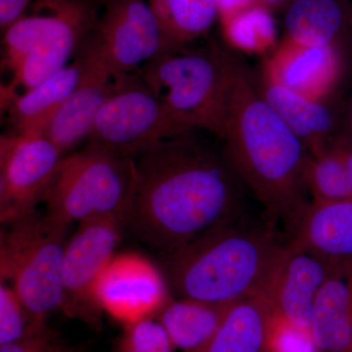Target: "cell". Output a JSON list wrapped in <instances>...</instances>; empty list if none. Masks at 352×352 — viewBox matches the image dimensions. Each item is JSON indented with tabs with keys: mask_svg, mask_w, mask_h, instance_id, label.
Instances as JSON below:
<instances>
[{
	"mask_svg": "<svg viewBox=\"0 0 352 352\" xmlns=\"http://www.w3.org/2000/svg\"><path fill=\"white\" fill-rule=\"evenodd\" d=\"M45 321L34 319L11 286H0V346L24 339Z\"/></svg>",
	"mask_w": 352,
	"mask_h": 352,
	"instance_id": "26",
	"label": "cell"
},
{
	"mask_svg": "<svg viewBox=\"0 0 352 352\" xmlns=\"http://www.w3.org/2000/svg\"><path fill=\"white\" fill-rule=\"evenodd\" d=\"M340 48L307 47L284 39L276 55L264 67L280 82L296 91L330 101L342 73Z\"/></svg>",
	"mask_w": 352,
	"mask_h": 352,
	"instance_id": "16",
	"label": "cell"
},
{
	"mask_svg": "<svg viewBox=\"0 0 352 352\" xmlns=\"http://www.w3.org/2000/svg\"><path fill=\"white\" fill-rule=\"evenodd\" d=\"M222 139L227 159L270 217L294 226L308 205L309 151L261 97L251 72L236 55Z\"/></svg>",
	"mask_w": 352,
	"mask_h": 352,
	"instance_id": "2",
	"label": "cell"
},
{
	"mask_svg": "<svg viewBox=\"0 0 352 352\" xmlns=\"http://www.w3.org/2000/svg\"><path fill=\"white\" fill-rule=\"evenodd\" d=\"M0 244V276L11 282L28 311L45 321L61 309L62 270L69 226L38 210L6 224Z\"/></svg>",
	"mask_w": 352,
	"mask_h": 352,
	"instance_id": "6",
	"label": "cell"
},
{
	"mask_svg": "<svg viewBox=\"0 0 352 352\" xmlns=\"http://www.w3.org/2000/svg\"><path fill=\"white\" fill-rule=\"evenodd\" d=\"M34 0H0V28L2 32L27 13Z\"/></svg>",
	"mask_w": 352,
	"mask_h": 352,
	"instance_id": "30",
	"label": "cell"
},
{
	"mask_svg": "<svg viewBox=\"0 0 352 352\" xmlns=\"http://www.w3.org/2000/svg\"><path fill=\"white\" fill-rule=\"evenodd\" d=\"M193 132L134 157L126 227L164 256L235 221L242 208L243 182L226 153L201 142Z\"/></svg>",
	"mask_w": 352,
	"mask_h": 352,
	"instance_id": "1",
	"label": "cell"
},
{
	"mask_svg": "<svg viewBox=\"0 0 352 352\" xmlns=\"http://www.w3.org/2000/svg\"><path fill=\"white\" fill-rule=\"evenodd\" d=\"M291 242L333 261H352V197L312 201L294 224Z\"/></svg>",
	"mask_w": 352,
	"mask_h": 352,
	"instance_id": "17",
	"label": "cell"
},
{
	"mask_svg": "<svg viewBox=\"0 0 352 352\" xmlns=\"http://www.w3.org/2000/svg\"><path fill=\"white\" fill-rule=\"evenodd\" d=\"M349 261L324 258L289 241L267 294L273 311L294 325L310 331L319 292Z\"/></svg>",
	"mask_w": 352,
	"mask_h": 352,
	"instance_id": "13",
	"label": "cell"
},
{
	"mask_svg": "<svg viewBox=\"0 0 352 352\" xmlns=\"http://www.w3.org/2000/svg\"><path fill=\"white\" fill-rule=\"evenodd\" d=\"M34 13L4 31L3 64L12 73L4 96L36 87L68 66L99 14L91 0H34Z\"/></svg>",
	"mask_w": 352,
	"mask_h": 352,
	"instance_id": "4",
	"label": "cell"
},
{
	"mask_svg": "<svg viewBox=\"0 0 352 352\" xmlns=\"http://www.w3.org/2000/svg\"><path fill=\"white\" fill-rule=\"evenodd\" d=\"M256 3L258 0H217V13L220 20H226Z\"/></svg>",
	"mask_w": 352,
	"mask_h": 352,
	"instance_id": "32",
	"label": "cell"
},
{
	"mask_svg": "<svg viewBox=\"0 0 352 352\" xmlns=\"http://www.w3.org/2000/svg\"><path fill=\"white\" fill-rule=\"evenodd\" d=\"M285 247L271 230L234 221L164 256V275L180 298L212 303L267 298Z\"/></svg>",
	"mask_w": 352,
	"mask_h": 352,
	"instance_id": "3",
	"label": "cell"
},
{
	"mask_svg": "<svg viewBox=\"0 0 352 352\" xmlns=\"http://www.w3.org/2000/svg\"><path fill=\"white\" fill-rule=\"evenodd\" d=\"M80 58L45 82L17 95L9 103V120L13 133L44 135L55 116L78 87L82 76Z\"/></svg>",
	"mask_w": 352,
	"mask_h": 352,
	"instance_id": "19",
	"label": "cell"
},
{
	"mask_svg": "<svg viewBox=\"0 0 352 352\" xmlns=\"http://www.w3.org/2000/svg\"><path fill=\"white\" fill-rule=\"evenodd\" d=\"M224 36L234 47L245 51H264L276 39L274 19L267 7L254 4L232 17L222 20Z\"/></svg>",
	"mask_w": 352,
	"mask_h": 352,
	"instance_id": "25",
	"label": "cell"
},
{
	"mask_svg": "<svg viewBox=\"0 0 352 352\" xmlns=\"http://www.w3.org/2000/svg\"><path fill=\"white\" fill-rule=\"evenodd\" d=\"M0 352H85L82 346L69 344L45 323L24 339L0 346Z\"/></svg>",
	"mask_w": 352,
	"mask_h": 352,
	"instance_id": "29",
	"label": "cell"
},
{
	"mask_svg": "<svg viewBox=\"0 0 352 352\" xmlns=\"http://www.w3.org/2000/svg\"><path fill=\"white\" fill-rule=\"evenodd\" d=\"M64 154L44 135L6 134L0 139L2 224L36 210L44 201Z\"/></svg>",
	"mask_w": 352,
	"mask_h": 352,
	"instance_id": "11",
	"label": "cell"
},
{
	"mask_svg": "<svg viewBox=\"0 0 352 352\" xmlns=\"http://www.w3.org/2000/svg\"><path fill=\"white\" fill-rule=\"evenodd\" d=\"M126 220L116 215L80 222L67 243L62 270L61 309L73 318L95 324L102 310L94 289L122 239Z\"/></svg>",
	"mask_w": 352,
	"mask_h": 352,
	"instance_id": "10",
	"label": "cell"
},
{
	"mask_svg": "<svg viewBox=\"0 0 352 352\" xmlns=\"http://www.w3.org/2000/svg\"><path fill=\"white\" fill-rule=\"evenodd\" d=\"M305 182L314 201H339L352 197L344 162L329 143L323 149L309 153L305 166Z\"/></svg>",
	"mask_w": 352,
	"mask_h": 352,
	"instance_id": "24",
	"label": "cell"
},
{
	"mask_svg": "<svg viewBox=\"0 0 352 352\" xmlns=\"http://www.w3.org/2000/svg\"><path fill=\"white\" fill-rule=\"evenodd\" d=\"M164 36L176 48L195 41L219 17L217 0H146Z\"/></svg>",
	"mask_w": 352,
	"mask_h": 352,
	"instance_id": "23",
	"label": "cell"
},
{
	"mask_svg": "<svg viewBox=\"0 0 352 352\" xmlns=\"http://www.w3.org/2000/svg\"><path fill=\"white\" fill-rule=\"evenodd\" d=\"M168 289L164 272L149 259L124 252L102 271L94 296L102 311L126 326L159 314L171 300Z\"/></svg>",
	"mask_w": 352,
	"mask_h": 352,
	"instance_id": "12",
	"label": "cell"
},
{
	"mask_svg": "<svg viewBox=\"0 0 352 352\" xmlns=\"http://www.w3.org/2000/svg\"><path fill=\"white\" fill-rule=\"evenodd\" d=\"M190 132L138 74H122L99 111L87 143L135 157Z\"/></svg>",
	"mask_w": 352,
	"mask_h": 352,
	"instance_id": "8",
	"label": "cell"
},
{
	"mask_svg": "<svg viewBox=\"0 0 352 352\" xmlns=\"http://www.w3.org/2000/svg\"><path fill=\"white\" fill-rule=\"evenodd\" d=\"M256 89L305 145L309 153L323 149L339 133L342 116L331 101L300 94L274 78L263 66Z\"/></svg>",
	"mask_w": 352,
	"mask_h": 352,
	"instance_id": "15",
	"label": "cell"
},
{
	"mask_svg": "<svg viewBox=\"0 0 352 352\" xmlns=\"http://www.w3.org/2000/svg\"><path fill=\"white\" fill-rule=\"evenodd\" d=\"M76 56L82 66L80 82L44 133L64 156L89 138L97 115L115 90L119 76L85 46H80Z\"/></svg>",
	"mask_w": 352,
	"mask_h": 352,
	"instance_id": "14",
	"label": "cell"
},
{
	"mask_svg": "<svg viewBox=\"0 0 352 352\" xmlns=\"http://www.w3.org/2000/svg\"><path fill=\"white\" fill-rule=\"evenodd\" d=\"M340 133L352 140V94L344 109V113H342Z\"/></svg>",
	"mask_w": 352,
	"mask_h": 352,
	"instance_id": "33",
	"label": "cell"
},
{
	"mask_svg": "<svg viewBox=\"0 0 352 352\" xmlns=\"http://www.w3.org/2000/svg\"><path fill=\"white\" fill-rule=\"evenodd\" d=\"M233 305L171 298L157 314V320L166 329L175 347L195 352L212 339Z\"/></svg>",
	"mask_w": 352,
	"mask_h": 352,
	"instance_id": "22",
	"label": "cell"
},
{
	"mask_svg": "<svg viewBox=\"0 0 352 352\" xmlns=\"http://www.w3.org/2000/svg\"><path fill=\"white\" fill-rule=\"evenodd\" d=\"M175 347L166 329L153 318L124 326L119 352H173Z\"/></svg>",
	"mask_w": 352,
	"mask_h": 352,
	"instance_id": "27",
	"label": "cell"
},
{
	"mask_svg": "<svg viewBox=\"0 0 352 352\" xmlns=\"http://www.w3.org/2000/svg\"><path fill=\"white\" fill-rule=\"evenodd\" d=\"M286 41L307 47H337L352 34L349 0H292L285 15Z\"/></svg>",
	"mask_w": 352,
	"mask_h": 352,
	"instance_id": "18",
	"label": "cell"
},
{
	"mask_svg": "<svg viewBox=\"0 0 352 352\" xmlns=\"http://www.w3.org/2000/svg\"><path fill=\"white\" fill-rule=\"evenodd\" d=\"M270 352H319L309 330L298 327L273 311L266 337Z\"/></svg>",
	"mask_w": 352,
	"mask_h": 352,
	"instance_id": "28",
	"label": "cell"
},
{
	"mask_svg": "<svg viewBox=\"0 0 352 352\" xmlns=\"http://www.w3.org/2000/svg\"><path fill=\"white\" fill-rule=\"evenodd\" d=\"M272 307L265 296H254L234 303L221 325L201 349L195 352H263Z\"/></svg>",
	"mask_w": 352,
	"mask_h": 352,
	"instance_id": "21",
	"label": "cell"
},
{
	"mask_svg": "<svg viewBox=\"0 0 352 352\" xmlns=\"http://www.w3.org/2000/svg\"><path fill=\"white\" fill-rule=\"evenodd\" d=\"M329 144L332 146L333 149L337 151L340 157H342L346 166L347 176H349V183L352 189V140L344 134L338 133L331 139Z\"/></svg>",
	"mask_w": 352,
	"mask_h": 352,
	"instance_id": "31",
	"label": "cell"
},
{
	"mask_svg": "<svg viewBox=\"0 0 352 352\" xmlns=\"http://www.w3.org/2000/svg\"><path fill=\"white\" fill-rule=\"evenodd\" d=\"M82 45L116 75L139 74L154 58L176 50L146 0H104L103 11Z\"/></svg>",
	"mask_w": 352,
	"mask_h": 352,
	"instance_id": "9",
	"label": "cell"
},
{
	"mask_svg": "<svg viewBox=\"0 0 352 352\" xmlns=\"http://www.w3.org/2000/svg\"><path fill=\"white\" fill-rule=\"evenodd\" d=\"M258 3L263 4V6L266 7H274V6H283V4L287 3V2H291L292 0H258Z\"/></svg>",
	"mask_w": 352,
	"mask_h": 352,
	"instance_id": "34",
	"label": "cell"
},
{
	"mask_svg": "<svg viewBox=\"0 0 352 352\" xmlns=\"http://www.w3.org/2000/svg\"><path fill=\"white\" fill-rule=\"evenodd\" d=\"M310 332L319 352H352V261L322 287Z\"/></svg>",
	"mask_w": 352,
	"mask_h": 352,
	"instance_id": "20",
	"label": "cell"
},
{
	"mask_svg": "<svg viewBox=\"0 0 352 352\" xmlns=\"http://www.w3.org/2000/svg\"><path fill=\"white\" fill-rule=\"evenodd\" d=\"M134 182V157L90 144L66 155L43 203L46 214L71 226L94 217L126 220Z\"/></svg>",
	"mask_w": 352,
	"mask_h": 352,
	"instance_id": "7",
	"label": "cell"
},
{
	"mask_svg": "<svg viewBox=\"0 0 352 352\" xmlns=\"http://www.w3.org/2000/svg\"><path fill=\"white\" fill-rule=\"evenodd\" d=\"M233 55L217 45L208 50L182 46L154 58L138 75L182 126L222 139Z\"/></svg>",
	"mask_w": 352,
	"mask_h": 352,
	"instance_id": "5",
	"label": "cell"
},
{
	"mask_svg": "<svg viewBox=\"0 0 352 352\" xmlns=\"http://www.w3.org/2000/svg\"><path fill=\"white\" fill-rule=\"evenodd\" d=\"M351 6H352V2H351Z\"/></svg>",
	"mask_w": 352,
	"mask_h": 352,
	"instance_id": "35",
	"label": "cell"
}]
</instances>
